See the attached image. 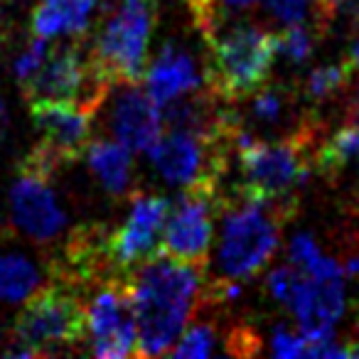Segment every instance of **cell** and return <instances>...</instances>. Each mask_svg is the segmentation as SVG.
Returning <instances> with one entry per match:
<instances>
[{
	"instance_id": "cell-15",
	"label": "cell",
	"mask_w": 359,
	"mask_h": 359,
	"mask_svg": "<svg viewBox=\"0 0 359 359\" xmlns=\"http://www.w3.org/2000/svg\"><path fill=\"white\" fill-rule=\"evenodd\" d=\"M145 91L158 106H165L168 101L177 99V96L195 91L200 86V74H197L195 60L187 55L182 47L175 42L160 50L158 60L150 65V69L143 74Z\"/></svg>"
},
{
	"instance_id": "cell-18",
	"label": "cell",
	"mask_w": 359,
	"mask_h": 359,
	"mask_svg": "<svg viewBox=\"0 0 359 359\" xmlns=\"http://www.w3.org/2000/svg\"><path fill=\"white\" fill-rule=\"evenodd\" d=\"M40 288V271L30 259L18 254L0 256V300L18 303Z\"/></svg>"
},
{
	"instance_id": "cell-25",
	"label": "cell",
	"mask_w": 359,
	"mask_h": 359,
	"mask_svg": "<svg viewBox=\"0 0 359 359\" xmlns=\"http://www.w3.org/2000/svg\"><path fill=\"white\" fill-rule=\"evenodd\" d=\"M273 354L276 357H305L308 354V339L300 332L288 327H278L273 332Z\"/></svg>"
},
{
	"instance_id": "cell-8",
	"label": "cell",
	"mask_w": 359,
	"mask_h": 359,
	"mask_svg": "<svg viewBox=\"0 0 359 359\" xmlns=\"http://www.w3.org/2000/svg\"><path fill=\"white\" fill-rule=\"evenodd\" d=\"M153 32V0L126 3L89 47L91 62L111 84H140Z\"/></svg>"
},
{
	"instance_id": "cell-27",
	"label": "cell",
	"mask_w": 359,
	"mask_h": 359,
	"mask_svg": "<svg viewBox=\"0 0 359 359\" xmlns=\"http://www.w3.org/2000/svg\"><path fill=\"white\" fill-rule=\"evenodd\" d=\"M320 256H323V251H320V246L315 244V239L310 234H298L288 246L290 264L298 266L300 271H305L315 259H320Z\"/></svg>"
},
{
	"instance_id": "cell-35",
	"label": "cell",
	"mask_w": 359,
	"mask_h": 359,
	"mask_svg": "<svg viewBox=\"0 0 359 359\" xmlns=\"http://www.w3.org/2000/svg\"><path fill=\"white\" fill-rule=\"evenodd\" d=\"M123 3H138V0H123Z\"/></svg>"
},
{
	"instance_id": "cell-30",
	"label": "cell",
	"mask_w": 359,
	"mask_h": 359,
	"mask_svg": "<svg viewBox=\"0 0 359 359\" xmlns=\"http://www.w3.org/2000/svg\"><path fill=\"white\" fill-rule=\"evenodd\" d=\"M347 271L349 276H354V278H359V254H354V256H349V261H347Z\"/></svg>"
},
{
	"instance_id": "cell-26",
	"label": "cell",
	"mask_w": 359,
	"mask_h": 359,
	"mask_svg": "<svg viewBox=\"0 0 359 359\" xmlns=\"http://www.w3.org/2000/svg\"><path fill=\"white\" fill-rule=\"evenodd\" d=\"M182 3L187 6L192 20L200 27L205 40H210L219 30V22H217V13H215V0H182Z\"/></svg>"
},
{
	"instance_id": "cell-1",
	"label": "cell",
	"mask_w": 359,
	"mask_h": 359,
	"mask_svg": "<svg viewBox=\"0 0 359 359\" xmlns=\"http://www.w3.org/2000/svg\"><path fill=\"white\" fill-rule=\"evenodd\" d=\"M207 269L155 254L126 273L135 315V357H163L177 344L205 293Z\"/></svg>"
},
{
	"instance_id": "cell-5",
	"label": "cell",
	"mask_w": 359,
	"mask_h": 359,
	"mask_svg": "<svg viewBox=\"0 0 359 359\" xmlns=\"http://www.w3.org/2000/svg\"><path fill=\"white\" fill-rule=\"evenodd\" d=\"M207 45V89L224 104L249 99L259 86H264L278 55L273 32L254 25H239L226 32L217 30Z\"/></svg>"
},
{
	"instance_id": "cell-13",
	"label": "cell",
	"mask_w": 359,
	"mask_h": 359,
	"mask_svg": "<svg viewBox=\"0 0 359 359\" xmlns=\"http://www.w3.org/2000/svg\"><path fill=\"white\" fill-rule=\"evenodd\" d=\"M13 219L32 239L50 241L65 229V212L57 205L50 180L18 168V180L11 190Z\"/></svg>"
},
{
	"instance_id": "cell-28",
	"label": "cell",
	"mask_w": 359,
	"mask_h": 359,
	"mask_svg": "<svg viewBox=\"0 0 359 359\" xmlns=\"http://www.w3.org/2000/svg\"><path fill=\"white\" fill-rule=\"evenodd\" d=\"M259 0H215V13H217V22L224 20L229 13L236 11H246V8L256 6ZM222 27V25H219Z\"/></svg>"
},
{
	"instance_id": "cell-12",
	"label": "cell",
	"mask_w": 359,
	"mask_h": 359,
	"mask_svg": "<svg viewBox=\"0 0 359 359\" xmlns=\"http://www.w3.org/2000/svg\"><path fill=\"white\" fill-rule=\"evenodd\" d=\"M344 310V271L332 276H308L295 295L290 313L298 320L300 334L313 344L332 337V327ZM308 357V354H305Z\"/></svg>"
},
{
	"instance_id": "cell-34",
	"label": "cell",
	"mask_w": 359,
	"mask_h": 359,
	"mask_svg": "<svg viewBox=\"0 0 359 359\" xmlns=\"http://www.w3.org/2000/svg\"><path fill=\"white\" fill-rule=\"evenodd\" d=\"M6 128V109H3V101H0V133Z\"/></svg>"
},
{
	"instance_id": "cell-29",
	"label": "cell",
	"mask_w": 359,
	"mask_h": 359,
	"mask_svg": "<svg viewBox=\"0 0 359 359\" xmlns=\"http://www.w3.org/2000/svg\"><path fill=\"white\" fill-rule=\"evenodd\" d=\"M347 123H357L359 126V84L352 89V96H349L347 104Z\"/></svg>"
},
{
	"instance_id": "cell-24",
	"label": "cell",
	"mask_w": 359,
	"mask_h": 359,
	"mask_svg": "<svg viewBox=\"0 0 359 359\" xmlns=\"http://www.w3.org/2000/svg\"><path fill=\"white\" fill-rule=\"evenodd\" d=\"M47 40H42V37H32V42L25 47V52H22L20 57L15 60V76H18V84H25L27 79H30L32 74H35L37 69H40L42 60H45L47 55Z\"/></svg>"
},
{
	"instance_id": "cell-33",
	"label": "cell",
	"mask_w": 359,
	"mask_h": 359,
	"mask_svg": "<svg viewBox=\"0 0 359 359\" xmlns=\"http://www.w3.org/2000/svg\"><path fill=\"white\" fill-rule=\"evenodd\" d=\"M352 212H354V215H359V187H357V192H354V197H352Z\"/></svg>"
},
{
	"instance_id": "cell-4",
	"label": "cell",
	"mask_w": 359,
	"mask_h": 359,
	"mask_svg": "<svg viewBox=\"0 0 359 359\" xmlns=\"http://www.w3.org/2000/svg\"><path fill=\"white\" fill-rule=\"evenodd\" d=\"M15 357H52L86 342V303L81 290L65 280H52L27 295L13 327Z\"/></svg>"
},
{
	"instance_id": "cell-6",
	"label": "cell",
	"mask_w": 359,
	"mask_h": 359,
	"mask_svg": "<svg viewBox=\"0 0 359 359\" xmlns=\"http://www.w3.org/2000/svg\"><path fill=\"white\" fill-rule=\"evenodd\" d=\"M111 86L114 84L91 62L89 47L76 37L47 50L40 69L20 84V91L27 106L37 101H62L96 114Z\"/></svg>"
},
{
	"instance_id": "cell-17",
	"label": "cell",
	"mask_w": 359,
	"mask_h": 359,
	"mask_svg": "<svg viewBox=\"0 0 359 359\" xmlns=\"http://www.w3.org/2000/svg\"><path fill=\"white\" fill-rule=\"evenodd\" d=\"M89 168L96 175L106 192L123 195L130 185V150L121 145L118 140H91L89 143Z\"/></svg>"
},
{
	"instance_id": "cell-20",
	"label": "cell",
	"mask_w": 359,
	"mask_h": 359,
	"mask_svg": "<svg viewBox=\"0 0 359 359\" xmlns=\"http://www.w3.org/2000/svg\"><path fill=\"white\" fill-rule=\"evenodd\" d=\"M249 118L254 121V126H276L283 118V111L293 104V94L285 91L280 84L276 86H259L254 94L249 96Z\"/></svg>"
},
{
	"instance_id": "cell-10",
	"label": "cell",
	"mask_w": 359,
	"mask_h": 359,
	"mask_svg": "<svg viewBox=\"0 0 359 359\" xmlns=\"http://www.w3.org/2000/svg\"><path fill=\"white\" fill-rule=\"evenodd\" d=\"M86 337L89 349L99 359L135 357L138 334L126 273L99 283L86 305Z\"/></svg>"
},
{
	"instance_id": "cell-32",
	"label": "cell",
	"mask_w": 359,
	"mask_h": 359,
	"mask_svg": "<svg viewBox=\"0 0 359 359\" xmlns=\"http://www.w3.org/2000/svg\"><path fill=\"white\" fill-rule=\"evenodd\" d=\"M6 27V3L0 0V30Z\"/></svg>"
},
{
	"instance_id": "cell-2",
	"label": "cell",
	"mask_w": 359,
	"mask_h": 359,
	"mask_svg": "<svg viewBox=\"0 0 359 359\" xmlns=\"http://www.w3.org/2000/svg\"><path fill=\"white\" fill-rule=\"evenodd\" d=\"M222 222L217 266L222 280L241 283L254 278L269 266L278 249L285 222L293 217L295 197H261L246 190H236L234 200H222Z\"/></svg>"
},
{
	"instance_id": "cell-23",
	"label": "cell",
	"mask_w": 359,
	"mask_h": 359,
	"mask_svg": "<svg viewBox=\"0 0 359 359\" xmlns=\"http://www.w3.org/2000/svg\"><path fill=\"white\" fill-rule=\"evenodd\" d=\"M303 280H305V271H300L298 266H293V264L280 266V269H276L273 273L269 276V290L280 305H285V308L290 310V305H293Z\"/></svg>"
},
{
	"instance_id": "cell-16",
	"label": "cell",
	"mask_w": 359,
	"mask_h": 359,
	"mask_svg": "<svg viewBox=\"0 0 359 359\" xmlns=\"http://www.w3.org/2000/svg\"><path fill=\"white\" fill-rule=\"evenodd\" d=\"M96 6L99 0H40L30 18L32 37L42 40L57 35L81 37L89 27Z\"/></svg>"
},
{
	"instance_id": "cell-7",
	"label": "cell",
	"mask_w": 359,
	"mask_h": 359,
	"mask_svg": "<svg viewBox=\"0 0 359 359\" xmlns=\"http://www.w3.org/2000/svg\"><path fill=\"white\" fill-rule=\"evenodd\" d=\"M30 116L40 140L20 160V170L52 180L62 168L76 163L91 143V118L96 114L76 104L37 101L30 104Z\"/></svg>"
},
{
	"instance_id": "cell-21",
	"label": "cell",
	"mask_w": 359,
	"mask_h": 359,
	"mask_svg": "<svg viewBox=\"0 0 359 359\" xmlns=\"http://www.w3.org/2000/svg\"><path fill=\"white\" fill-rule=\"evenodd\" d=\"M217 352V327L212 320H197L192 327L180 334L177 344L172 347L175 357H210Z\"/></svg>"
},
{
	"instance_id": "cell-22",
	"label": "cell",
	"mask_w": 359,
	"mask_h": 359,
	"mask_svg": "<svg viewBox=\"0 0 359 359\" xmlns=\"http://www.w3.org/2000/svg\"><path fill=\"white\" fill-rule=\"evenodd\" d=\"M276 50L293 65H303L315 52V30L308 25H285L276 32Z\"/></svg>"
},
{
	"instance_id": "cell-9",
	"label": "cell",
	"mask_w": 359,
	"mask_h": 359,
	"mask_svg": "<svg viewBox=\"0 0 359 359\" xmlns=\"http://www.w3.org/2000/svg\"><path fill=\"white\" fill-rule=\"evenodd\" d=\"M219 182H192L177 197L163 226L160 254L172 256L182 264L207 269L215 234V215L219 210Z\"/></svg>"
},
{
	"instance_id": "cell-19",
	"label": "cell",
	"mask_w": 359,
	"mask_h": 359,
	"mask_svg": "<svg viewBox=\"0 0 359 359\" xmlns=\"http://www.w3.org/2000/svg\"><path fill=\"white\" fill-rule=\"evenodd\" d=\"M349 81H352V67H349V62L318 67L305 79L303 96L310 104H325V101L334 99L342 89H347Z\"/></svg>"
},
{
	"instance_id": "cell-11",
	"label": "cell",
	"mask_w": 359,
	"mask_h": 359,
	"mask_svg": "<svg viewBox=\"0 0 359 359\" xmlns=\"http://www.w3.org/2000/svg\"><path fill=\"white\" fill-rule=\"evenodd\" d=\"M170 205L160 195H133L130 212L116 231L106 234V249L118 273H128L138 264L160 251L163 226Z\"/></svg>"
},
{
	"instance_id": "cell-14",
	"label": "cell",
	"mask_w": 359,
	"mask_h": 359,
	"mask_svg": "<svg viewBox=\"0 0 359 359\" xmlns=\"http://www.w3.org/2000/svg\"><path fill=\"white\" fill-rule=\"evenodd\" d=\"M121 94L116 96L114 109L109 116L111 133L116 135L121 145L130 153L150 150L163 135V114L160 106L150 99L145 86L140 84H121Z\"/></svg>"
},
{
	"instance_id": "cell-3",
	"label": "cell",
	"mask_w": 359,
	"mask_h": 359,
	"mask_svg": "<svg viewBox=\"0 0 359 359\" xmlns=\"http://www.w3.org/2000/svg\"><path fill=\"white\" fill-rule=\"evenodd\" d=\"M320 128L318 121L308 118L278 140H259L241 130L234 143L244 175L241 190L261 197H295V187L310 177L318 160Z\"/></svg>"
},
{
	"instance_id": "cell-31",
	"label": "cell",
	"mask_w": 359,
	"mask_h": 359,
	"mask_svg": "<svg viewBox=\"0 0 359 359\" xmlns=\"http://www.w3.org/2000/svg\"><path fill=\"white\" fill-rule=\"evenodd\" d=\"M349 67H352V72H359V42L354 45V50H352V55H349Z\"/></svg>"
}]
</instances>
